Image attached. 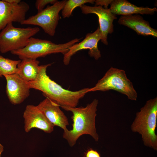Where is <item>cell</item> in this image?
Wrapping results in <instances>:
<instances>
[{
	"label": "cell",
	"instance_id": "10",
	"mask_svg": "<svg viewBox=\"0 0 157 157\" xmlns=\"http://www.w3.org/2000/svg\"><path fill=\"white\" fill-rule=\"evenodd\" d=\"M80 8L83 14H94L98 16L102 37L101 41L104 44L107 45L108 35L113 32V22L117 19L116 15L111 12L110 8H105L100 6H92L84 4Z\"/></svg>",
	"mask_w": 157,
	"mask_h": 157
},
{
	"label": "cell",
	"instance_id": "8",
	"mask_svg": "<svg viewBox=\"0 0 157 157\" xmlns=\"http://www.w3.org/2000/svg\"><path fill=\"white\" fill-rule=\"evenodd\" d=\"M102 38L99 27L94 32L87 33L82 41L70 47L68 51L64 55L63 62L64 65H68L72 57L78 51L83 49H88L89 56L96 60L99 59L101 56L98 48V43Z\"/></svg>",
	"mask_w": 157,
	"mask_h": 157
},
{
	"label": "cell",
	"instance_id": "12",
	"mask_svg": "<svg viewBox=\"0 0 157 157\" xmlns=\"http://www.w3.org/2000/svg\"><path fill=\"white\" fill-rule=\"evenodd\" d=\"M24 129L26 132L33 128L40 129L44 132L50 133L53 131L54 126L49 121L37 106L27 105L24 111Z\"/></svg>",
	"mask_w": 157,
	"mask_h": 157
},
{
	"label": "cell",
	"instance_id": "18",
	"mask_svg": "<svg viewBox=\"0 0 157 157\" xmlns=\"http://www.w3.org/2000/svg\"><path fill=\"white\" fill-rule=\"evenodd\" d=\"M94 0H69L67 1L62 10L61 14L63 18H68L70 16L73 10L76 7H80L85 3H94Z\"/></svg>",
	"mask_w": 157,
	"mask_h": 157
},
{
	"label": "cell",
	"instance_id": "20",
	"mask_svg": "<svg viewBox=\"0 0 157 157\" xmlns=\"http://www.w3.org/2000/svg\"><path fill=\"white\" fill-rule=\"evenodd\" d=\"M113 0H95L94 3L96 6H100L101 7L104 6V8H108V7L109 4H110Z\"/></svg>",
	"mask_w": 157,
	"mask_h": 157
},
{
	"label": "cell",
	"instance_id": "5",
	"mask_svg": "<svg viewBox=\"0 0 157 157\" xmlns=\"http://www.w3.org/2000/svg\"><path fill=\"white\" fill-rule=\"evenodd\" d=\"M113 90L126 95L129 99L136 101V91L132 82L127 77L124 70L111 67L95 86L88 92Z\"/></svg>",
	"mask_w": 157,
	"mask_h": 157
},
{
	"label": "cell",
	"instance_id": "7",
	"mask_svg": "<svg viewBox=\"0 0 157 157\" xmlns=\"http://www.w3.org/2000/svg\"><path fill=\"white\" fill-rule=\"evenodd\" d=\"M67 1H58L51 6H47L36 14L26 19L20 24L39 26L50 36H54L60 19L59 12L63 9Z\"/></svg>",
	"mask_w": 157,
	"mask_h": 157
},
{
	"label": "cell",
	"instance_id": "21",
	"mask_svg": "<svg viewBox=\"0 0 157 157\" xmlns=\"http://www.w3.org/2000/svg\"><path fill=\"white\" fill-rule=\"evenodd\" d=\"M85 157H101L100 154L96 150L92 149L88 150L86 152Z\"/></svg>",
	"mask_w": 157,
	"mask_h": 157
},
{
	"label": "cell",
	"instance_id": "15",
	"mask_svg": "<svg viewBox=\"0 0 157 157\" xmlns=\"http://www.w3.org/2000/svg\"><path fill=\"white\" fill-rule=\"evenodd\" d=\"M111 12L115 15H126L133 14L153 15L157 11L156 7H138L126 0H113L110 8Z\"/></svg>",
	"mask_w": 157,
	"mask_h": 157
},
{
	"label": "cell",
	"instance_id": "9",
	"mask_svg": "<svg viewBox=\"0 0 157 157\" xmlns=\"http://www.w3.org/2000/svg\"><path fill=\"white\" fill-rule=\"evenodd\" d=\"M30 6L21 1L17 4H11L4 0H0V31L8 24L13 22L20 24L26 19Z\"/></svg>",
	"mask_w": 157,
	"mask_h": 157
},
{
	"label": "cell",
	"instance_id": "3",
	"mask_svg": "<svg viewBox=\"0 0 157 157\" xmlns=\"http://www.w3.org/2000/svg\"><path fill=\"white\" fill-rule=\"evenodd\" d=\"M157 97L149 100L138 112L131 125L132 131L141 135L144 144L157 150Z\"/></svg>",
	"mask_w": 157,
	"mask_h": 157
},
{
	"label": "cell",
	"instance_id": "23",
	"mask_svg": "<svg viewBox=\"0 0 157 157\" xmlns=\"http://www.w3.org/2000/svg\"><path fill=\"white\" fill-rule=\"evenodd\" d=\"M3 146L1 144H0V157H1V155L2 153L4 150Z\"/></svg>",
	"mask_w": 157,
	"mask_h": 157
},
{
	"label": "cell",
	"instance_id": "14",
	"mask_svg": "<svg viewBox=\"0 0 157 157\" xmlns=\"http://www.w3.org/2000/svg\"><path fill=\"white\" fill-rule=\"evenodd\" d=\"M118 22L133 30L139 35L157 37V30L152 28L149 22L139 15H121Z\"/></svg>",
	"mask_w": 157,
	"mask_h": 157
},
{
	"label": "cell",
	"instance_id": "22",
	"mask_svg": "<svg viewBox=\"0 0 157 157\" xmlns=\"http://www.w3.org/2000/svg\"><path fill=\"white\" fill-rule=\"evenodd\" d=\"M7 3L11 4H17L20 3L22 1L21 0H4Z\"/></svg>",
	"mask_w": 157,
	"mask_h": 157
},
{
	"label": "cell",
	"instance_id": "1",
	"mask_svg": "<svg viewBox=\"0 0 157 157\" xmlns=\"http://www.w3.org/2000/svg\"><path fill=\"white\" fill-rule=\"evenodd\" d=\"M51 64L41 65L35 79L28 82L30 88L41 91L46 97L54 101L60 107H76L80 100L88 92L89 88H85L76 91L63 88L47 75V69Z\"/></svg>",
	"mask_w": 157,
	"mask_h": 157
},
{
	"label": "cell",
	"instance_id": "17",
	"mask_svg": "<svg viewBox=\"0 0 157 157\" xmlns=\"http://www.w3.org/2000/svg\"><path fill=\"white\" fill-rule=\"evenodd\" d=\"M21 61L5 58L0 55V78L3 76L16 73L18 65Z\"/></svg>",
	"mask_w": 157,
	"mask_h": 157
},
{
	"label": "cell",
	"instance_id": "19",
	"mask_svg": "<svg viewBox=\"0 0 157 157\" xmlns=\"http://www.w3.org/2000/svg\"><path fill=\"white\" fill-rule=\"evenodd\" d=\"M58 1L57 0H37L35 2V7L38 12L44 9L45 7L49 4H53Z\"/></svg>",
	"mask_w": 157,
	"mask_h": 157
},
{
	"label": "cell",
	"instance_id": "13",
	"mask_svg": "<svg viewBox=\"0 0 157 157\" xmlns=\"http://www.w3.org/2000/svg\"><path fill=\"white\" fill-rule=\"evenodd\" d=\"M37 106L54 126L60 127L64 131L68 130L66 127L69 125L67 118L59 105L46 97Z\"/></svg>",
	"mask_w": 157,
	"mask_h": 157
},
{
	"label": "cell",
	"instance_id": "6",
	"mask_svg": "<svg viewBox=\"0 0 157 157\" xmlns=\"http://www.w3.org/2000/svg\"><path fill=\"white\" fill-rule=\"evenodd\" d=\"M40 31L37 27H16L8 24L0 32V51L2 53L17 50L24 47L30 39Z\"/></svg>",
	"mask_w": 157,
	"mask_h": 157
},
{
	"label": "cell",
	"instance_id": "2",
	"mask_svg": "<svg viewBox=\"0 0 157 157\" xmlns=\"http://www.w3.org/2000/svg\"><path fill=\"white\" fill-rule=\"evenodd\" d=\"M98 104V100L94 99L85 107H61L65 110L71 111L73 114L71 117L72 129L64 131L63 136L71 147L74 145L79 137L84 134H88L95 141H98L99 137L95 123Z\"/></svg>",
	"mask_w": 157,
	"mask_h": 157
},
{
	"label": "cell",
	"instance_id": "16",
	"mask_svg": "<svg viewBox=\"0 0 157 157\" xmlns=\"http://www.w3.org/2000/svg\"><path fill=\"white\" fill-rule=\"evenodd\" d=\"M37 59L25 58L21 60L17 66V74L23 79L30 82L36 78L41 67Z\"/></svg>",
	"mask_w": 157,
	"mask_h": 157
},
{
	"label": "cell",
	"instance_id": "4",
	"mask_svg": "<svg viewBox=\"0 0 157 157\" xmlns=\"http://www.w3.org/2000/svg\"><path fill=\"white\" fill-rule=\"evenodd\" d=\"M79 40L75 38L65 43L56 44L50 40L32 37L24 47L10 53L17 56L21 60L25 58L37 59L53 53H61L64 55L70 47Z\"/></svg>",
	"mask_w": 157,
	"mask_h": 157
},
{
	"label": "cell",
	"instance_id": "11",
	"mask_svg": "<svg viewBox=\"0 0 157 157\" xmlns=\"http://www.w3.org/2000/svg\"><path fill=\"white\" fill-rule=\"evenodd\" d=\"M6 81V92L10 102L16 105L23 102L30 95L28 82L17 73L4 76Z\"/></svg>",
	"mask_w": 157,
	"mask_h": 157
}]
</instances>
